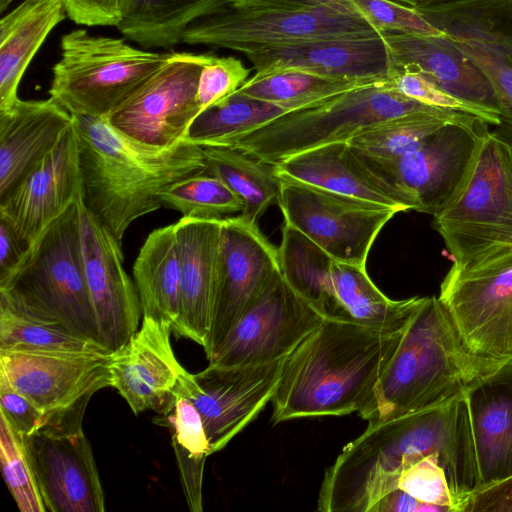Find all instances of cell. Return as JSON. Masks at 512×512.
<instances>
[{
	"instance_id": "obj_50",
	"label": "cell",
	"mask_w": 512,
	"mask_h": 512,
	"mask_svg": "<svg viewBox=\"0 0 512 512\" xmlns=\"http://www.w3.org/2000/svg\"><path fill=\"white\" fill-rule=\"evenodd\" d=\"M12 1L13 0H0L1 12H3Z\"/></svg>"
},
{
	"instance_id": "obj_8",
	"label": "cell",
	"mask_w": 512,
	"mask_h": 512,
	"mask_svg": "<svg viewBox=\"0 0 512 512\" xmlns=\"http://www.w3.org/2000/svg\"><path fill=\"white\" fill-rule=\"evenodd\" d=\"M52 68L50 97L71 114L105 118L169 59L170 53L139 49L124 39L75 29L61 37Z\"/></svg>"
},
{
	"instance_id": "obj_19",
	"label": "cell",
	"mask_w": 512,
	"mask_h": 512,
	"mask_svg": "<svg viewBox=\"0 0 512 512\" xmlns=\"http://www.w3.org/2000/svg\"><path fill=\"white\" fill-rule=\"evenodd\" d=\"M82 247L87 286L101 344L111 353L139 329L141 304L124 269L122 243L84 206Z\"/></svg>"
},
{
	"instance_id": "obj_31",
	"label": "cell",
	"mask_w": 512,
	"mask_h": 512,
	"mask_svg": "<svg viewBox=\"0 0 512 512\" xmlns=\"http://www.w3.org/2000/svg\"><path fill=\"white\" fill-rule=\"evenodd\" d=\"M447 124L479 126L486 123L470 114L451 110L416 113L371 125L348 143L360 155L376 160H394L416 150Z\"/></svg>"
},
{
	"instance_id": "obj_23",
	"label": "cell",
	"mask_w": 512,
	"mask_h": 512,
	"mask_svg": "<svg viewBox=\"0 0 512 512\" xmlns=\"http://www.w3.org/2000/svg\"><path fill=\"white\" fill-rule=\"evenodd\" d=\"M175 227L181 269V308L173 332L204 348L218 277L222 219L182 217Z\"/></svg>"
},
{
	"instance_id": "obj_35",
	"label": "cell",
	"mask_w": 512,
	"mask_h": 512,
	"mask_svg": "<svg viewBox=\"0 0 512 512\" xmlns=\"http://www.w3.org/2000/svg\"><path fill=\"white\" fill-rule=\"evenodd\" d=\"M0 350L111 354L102 344L66 325L26 313L3 299H0Z\"/></svg>"
},
{
	"instance_id": "obj_12",
	"label": "cell",
	"mask_w": 512,
	"mask_h": 512,
	"mask_svg": "<svg viewBox=\"0 0 512 512\" xmlns=\"http://www.w3.org/2000/svg\"><path fill=\"white\" fill-rule=\"evenodd\" d=\"M212 55L170 53L155 74L103 119L120 134L145 145L167 148L181 142L200 113L198 81Z\"/></svg>"
},
{
	"instance_id": "obj_5",
	"label": "cell",
	"mask_w": 512,
	"mask_h": 512,
	"mask_svg": "<svg viewBox=\"0 0 512 512\" xmlns=\"http://www.w3.org/2000/svg\"><path fill=\"white\" fill-rule=\"evenodd\" d=\"M389 78L287 112L233 138L223 147L274 166L318 146L349 142L378 122L416 113L448 111L402 95Z\"/></svg>"
},
{
	"instance_id": "obj_48",
	"label": "cell",
	"mask_w": 512,
	"mask_h": 512,
	"mask_svg": "<svg viewBox=\"0 0 512 512\" xmlns=\"http://www.w3.org/2000/svg\"><path fill=\"white\" fill-rule=\"evenodd\" d=\"M229 7L239 9L262 8H314V7H348V0H227Z\"/></svg>"
},
{
	"instance_id": "obj_44",
	"label": "cell",
	"mask_w": 512,
	"mask_h": 512,
	"mask_svg": "<svg viewBox=\"0 0 512 512\" xmlns=\"http://www.w3.org/2000/svg\"><path fill=\"white\" fill-rule=\"evenodd\" d=\"M66 15L76 24L117 26L121 19L120 0H61Z\"/></svg>"
},
{
	"instance_id": "obj_36",
	"label": "cell",
	"mask_w": 512,
	"mask_h": 512,
	"mask_svg": "<svg viewBox=\"0 0 512 512\" xmlns=\"http://www.w3.org/2000/svg\"><path fill=\"white\" fill-rule=\"evenodd\" d=\"M382 80L385 79L338 80L304 71L286 70L263 76L254 75L238 91L264 101L304 107Z\"/></svg>"
},
{
	"instance_id": "obj_46",
	"label": "cell",
	"mask_w": 512,
	"mask_h": 512,
	"mask_svg": "<svg viewBox=\"0 0 512 512\" xmlns=\"http://www.w3.org/2000/svg\"><path fill=\"white\" fill-rule=\"evenodd\" d=\"M27 248L10 225L0 218V281L15 269Z\"/></svg>"
},
{
	"instance_id": "obj_10",
	"label": "cell",
	"mask_w": 512,
	"mask_h": 512,
	"mask_svg": "<svg viewBox=\"0 0 512 512\" xmlns=\"http://www.w3.org/2000/svg\"><path fill=\"white\" fill-rule=\"evenodd\" d=\"M439 299L471 350L512 357V249L465 264L453 262Z\"/></svg>"
},
{
	"instance_id": "obj_41",
	"label": "cell",
	"mask_w": 512,
	"mask_h": 512,
	"mask_svg": "<svg viewBox=\"0 0 512 512\" xmlns=\"http://www.w3.org/2000/svg\"><path fill=\"white\" fill-rule=\"evenodd\" d=\"M380 32L441 36L415 7L393 0H348Z\"/></svg>"
},
{
	"instance_id": "obj_7",
	"label": "cell",
	"mask_w": 512,
	"mask_h": 512,
	"mask_svg": "<svg viewBox=\"0 0 512 512\" xmlns=\"http://www.w3.org/2000/svg\"><path fill=\"white\" fill-rule=\"evenodd\" d=\"M278 255L286 281L324 318L400 331L425 298H388L369 278L365 267L334 259L288 224L282 227Z\"/></svg>"
},
{
	"instance_id": "obj_14",
	"label": "cell",
	"mask_w": 512,
	"mask_h": 512,
	"mask_svg": "<svg viewBox=\"0 0 512 512\" xmlns=\"http://www.w3.org/2000/svg\"><path fill=\"white\" fill-rule=\"evenodd\" d=\"M84 412L48 421L34 434L24 436L47 512L105 511L96 463L82 430Z\"/></svg>"
},
{
	"instance_id": "obj_24",
	"label": "cell",
	"mask_w": 512,
	"mask_h": 512,
	"mask_svg": "<svg viewBox=\"0 0 512 512\" xmlns=\"http://www.w3.org/2000/svg\"><path fill=\"white\" fill-rule=\"evenodd\" d=\"M382 35L389 49L392 72H418L451 95L500 113L488 78L445 34L383 32Z\"/></svg>"
},
{
	"instance_id": "obj_4",
	"label": "cell",
	"mask_w": 512,
	"mask_h": 512,
	"mask_svg": "<svg viewBox=\"0 0 512 512\" xmlns=\"http://www.w3.org/2000/svg\"><path fill=\"white\" fill-rule=\"evenodd\" d=\"M81 217L82 192L0 281V299L101 344L85 275Z\"/></svg>"
},
{
	"instance_id": "obj_42",
	"label": "cell",
	"mask_w": 512,
	"mask_h": 512,
	"mask_svg": "<svg viewBox=\"0 0 512 512\" xmlns=\"http://www.w3.org/2000/svg\"><path fill=\"white\" fill-rule=\"evenodd\" d=\"M251 69L236 57L212 55L203 66L198 81L196 100L200 112L234 93L247 80Z\"/></svg>"
},
{
	"instance_id": "obj_30",
	"label": "cell",
	"mask_w": 512,
	"mask_h": 512,
	"mask_svg": "<svg viewBox=\"0 0 512 512\" xmlns=\"http://www.w3.org/2000/svg\"><path fill=\"white\" fill-rule=\"evenodd\" d=\"M228 7L227 0H120L116 27L144 48H170L192 23Z\"/></svg>"
},
{
	"instance_id": "obj_25",
	"label": "cell",
	"mask_w": 512,
	"mask_h": 512,
	"mask_svg": "<svg viewBox=\"0 0 512 512\" xmlns=\"http://www.w3.org/2000/svg\"><path fill=\"white\" fill-rule=\"evenodd\" d=\"M274 171L279 178L393 208L398 212L410 210L348 142L329 143L300 152L274 165Z\"/></svg>"
},
{
	"instance_id": "obj_22",
	"label": "cell",
	"mask_w": 512,
	"mask_h": 512,
	"mask_svg": "<svg viewBox=\"0 0 512 512\" xmlns=\"http://www.w3.org/2000/svg\"><path fill=\"white\" fill-rule=\"evenodd\" d=\"M245 56L255 76L298 70L338 80H375L392 74L382 34L314 39Z\"/></svg>"
},
{
	"instance_id": "obj_13",
	"label": "cell",
	"mask_w": 512,
	"mask_h": 512,
	"mask_svg": "<svg viewBox=\"0 0 512 512\" xmlns=\"http://www.w3.org/2000/svg\"><path fill=\"white\" fill-rule=\"evenodd\" d=\"M323 319L278 269L210 356L209 364L239 366L287 357Z\"/></svg>"
},
{
	"instance_id": "obj_39",
	"label": "cell",
	"mask_w": 512,
	"mask_h": 512,
	"mask_svg": "<svg viewBox=\"0 0 512 512\" xmlns=\"http://www.w3.org/2000/svg\"><path fill=\"white\" fill-rule=\"evenodd\" d=\"M389 80L399 93L426 105L470 114L488 125L501 124L498 111L461 100L418 72L395 70Z\"/></svg>"
},
{
	"instance_id": "obj_20",
	"label": "cell",
	"mask_w": 512,
	"mask_h": 512,
	"mask_svg": "<svg viewBox=\"0 0 512 512\" xmlns=\"http://www.w3.org/2000/svg\"><path fill=\"white\" fill-rule=\"evenodd\" d=\"M171 332L169 324L143 317L137 332L111 353V387L135 415L147 410L165 414L190 374L173 352Z\"/></svg>"
},
{
	"instance_id": "obj_45",
	"label": "cell",
	"mask_w": 512,
	"mask_h": 512,
	"mask_svg": "<svg viewBox=\"0 0 512 512\" xmlns=\"http://www.w3.org/2000/svg\"><path fill=\"white\" fill-rule=\"evenodd\" d=\"M464 512H512V477L474 491Z\"/></svg>"
},
{
	"instance_id": "obj_17",
	"label": "cell",
	"mask_w": 512,
	"mask_h": 512,
	"mask_svg": "<svg viewBox=\"0 0 512 512\" xmlns=\"http://www.w3.org/2000/svg\"><path fill=\"white\" fill-rule=\"evenodd\" d=\"M287 357L239 366L209 364L188 375L182 393L202 419L211 454L222 450L272 401Z\"/></svg>"
},
{
	"instance_id": "obj_33",
	"label": "cell",
	"mask_w": 512,
	"mask_h": 512,
	"mask_svg": "<svg viewBox=\"0 0 512 512\" xmlns=\"http://www.w3.org/2000/svg\"><path fill=\"white\" fill-rule=\"evenodd\" d=\"M205 172L222 180L244 202L240 215L257 224L267 208L278 200L281 181L274 166L229 147H203Z\"/></svg>"
},
{
	"instance_id": "obj_37",
	"label": "cell",
	"mask_w": 512,
	"mask_h": 512,
	"mask_svg": "<svg viewBox=\"0 0 512 512\" xmlns=\"http://www.w3.org/2000/svg\"><path fill=\"white\" fill-rule=\"evenodd\" d=\"M162 206L183 217L223 219L244 209L243 200L222 180L206 172L184 178L159 194Z\"/></svg>"
},
{
	"instance_id": "obj_3",
	"label": "cell",
	"mask_w": 512,
	"mask_h": 512,
	"mask_svg": "<svg viewBox=\"0 0 512 512\" xmlns=\"http://www.w3.org/2000/svg\"><path fill=\"white\" fill-rule=\"evenodd\" d=\"M509 358L471 350L439 297H425L358 412L384 421L442 403L467 392Z\"/></svg>"
},
{
	"instance_id": "obj_1",
	"label": "cell",
	"mask_w": 512,
	"mask_h": 512,
	"mask_svg": "<svg viewBox=\"0 0 512 512\" xmlns=\"http://www.w3.org/2000/svg\"><path fill=\"white\" fill-rule=\"evenodd\" d=\"M404 329L324 318L287 357L272 399V422L359 412Z\"/></svg>"
},
{
	"instance_id": "obj_34",
	"label": "cell",
	"mask_w": 512,
	"mask_h": 512,
	"mask_svg": "<svg viewBox=\"0 0 512 512\" xmlns=\"http://www.w3.org/2000/svg\"><path fill=\"white\" fill-rule=\"evenodd\" d=\"M161 425L170 430L171 443L186 503L192 512H202V484L205 461L210 452L202 419L181 392L172 407L162 415Z\"/></svg>"
},
{
	"instance_id": "obj_29",
	"label": "cell",
	"mask_w": 512,
	"mask_h": 512,
	"mask_svg": "<svg viewBox=\"0 0 512 512\" xmlns=\"http://www.w3.org/2000/svg\"><path fill=\"white\" fill-rule=\"evenodd\" d=\"M143 317L169 324L174 331L181 308V269L175 223L153 230L133 264Z\"/></svg>"
},
{
	"instance_id": "obj_40",
	"label": "cell",
	"mask_w": 512,
	"mask_h": 512,
	"mask_svg": "<svg viewBox=\"0 0 512 512\" xmlns=\"http://www.w3.org/2000/svg\"><path fill=\"white\" fill-rule=\"evenodd\" d=\"M397 488L418 501L457 512L446 473L437 455H427L405 468L399 477Z\"/></svg>"
},
{
	"instance_id": "obj_38",
	"label": "cell",
	"mask_w": 512,
	"mask_h": 512,
	"mask_svg": "<svg viewBox=\"0 0 512 512\" xmlns=\"http://www.w3.org/2000/svg\"><path fill=\"white\" fill-rule=\"evenodd\" d=\"M0 460L5 483L22 512H47L24 436L0 413Z\"/></svg>"
},
{
	"instance_id": "obj_27",
	"label": "cell",
	"mask_w": 512,
	"mask_h": 512,
	"mask_svg": "<svg viewBox=\"0 0 512 512\" xmlns=\"http://www.w3.org/2000/svg\"><path fill=\"white\" fill-rule=\"evenodd\" d=\"M466 395L480 489L512 477V357Z\"/></svg>"
},
{
	"instance_id": "obj_49",
	"label": "cell",
	"mask_w": 512,
	"mask_h": 512,
	"mask_svg": "<svg viewBox=\"0 0 512 512\" xmlns=\"http://www.w3.org/2000/svg\"><path fill=\"white\" fill-rule=\"evenodd\" d=\"M393 1L405 4V5H408V6H411V7H416L418 5L427 3V2H429L431 0H393Z\"/></svg>"
},
{
	"instance_id": "obj_51",
	"label": "cell",
	"mask_w": 512,
	"mask_h": 512,
	"mask_svg": "<svg viewBox=\"0 0 512 512\" xmlns=\"http://www.w3.org/2000/svg\"><path fill=\"white\" fill-rule=\"evenodd\" d=\"M509 14L512 20V0H507Z\"/></svg>"
},
{
	"instance_id": "obj_18",
	"label": "cell",
	"mask_w": 512,
	"mask_h": 512,
	"mask_svg": "<svg viewBox=\"0 0 512 512\" xmlns=\"http://www.w3.org/2000/svg\"><path fill=\"white\" fill-rule=\"evenodd\" d=\"M280 269L278 248L241 215L222 219L220 257L207 359L226 338L268 278Z\"/></svg>"
},
{
	"instance_id": "obj_15",
	"label": "cell",
	"mask_w": 512,
	"mask_h": 512,
	"mask_svg": "<svg viewBox=\"0 0 512 512\" xmlns=\"http://www.w3.org/2000/svg\"><path fill=\"white\" fill-rule=\"evenodd\" d=\"M487 124H447L416 150L394 160L358 154L412 210L435 216L459 187Z\"/></svg>"
},
{
	"instance_id": "obj_47",
	"label": "cell",
	"mask_w": 512,
	"mask_h": 512,
	"mask_svg": "<svg viewBox=\"0 0 512 512\" xmlns=\"http://www.w3.org/2000/svg\"><path fill=\"white\" fill-rule=\"evenodd\" d=\"M446 512L443 508L418 501L397 488L383 496L370 512Z\"/></svg>"
},
{
	"instance_id": "obj_32",
	"label": "cell",
	"mask_w": 512,
	"mask_h": 512,
	"mask_svg": "<svg viewBox=\"0 0 512 512\" xmlns=\"http://www.w3.org/2000/svg\"><path fill=\"white\" fill-rule=\"evenodd\" d=\"M298 108L301 106L264 101L236 90L201 111L189 125L184 140L201 147H223L233 138Z\"/></svg>"
},
{
	"instance_id": "obj_28",
	"label": "cell",
	"mask_w": 512,
	"mask_h": 512,
	"mask_svg": "<svg viewBox=\"0 0 512 512\" xmlns=\"http://www.w3.org/2000/svg\"><path fill=\"white\" fill-rule=\"evenodd\" d=\"M61 0H24L0 21V112L20 99L18 87L47 36L66 16Z\"/></svg>"
},
{
	"instance_id": "obj_16",
	"label": "cell",
	"mask_w": 512,
	"mask_h": 512,
	"mask_svg": "<svg viewBox=\"0 0 512 512\" xmlns=\"http://www.w3.org/2000/svg\"><path fill=\"white\" fill-rule=\"evenodd\" d=\"M111 354L0 350V372L48 421L85 410L99 390L111 387Z\"/></svg>"
},
{
	"instance_id": "obj_2",
	"label": "cell",
	"mask_w": 512,
	"mask_h": 512,
	"mask_svg": "<svg viewBox=\"0 0 512 512\" xmlns=\"http://www.w3.org/2000/svg\"><path fill=\"white\" fill-rule=\"evenodd\" d=\"M72 115L83 204L121 243L135 220L163 207L161 191L206 170L204 148L192 142L156 148L125 137L103 118Z\"/></svg>"
},
{
	"instance_id": "obj_21",
	"label": "cell",
	"mask_w": 512,
	"mask_h": 512,
	"mask_svg": "<svg viewBox=\"0 0 512 512\" xmlns=\"http://www.w3.org/2000/svg\"><path fill=\"white\" fill-rule=\"evenodd\" d=\"M82 192L74 119L49 151L3 198L0 218L29 246Z\"/></svg>"
},
{
	"instance_id": "obj_43",
	"label": "cell",
	"mask_w": 512,
	"mask_h": 512,
	"mask_svg": "<svg viewBox=\"0 0 512 512\" xmlns=\"http://www.w3.org/2000/svg\"><path fill=\"white\" fill-rule=\"evenodd\" d=\"M0 413L23 436L37 432L48 422L47 416L19 393L0 372Z\"/></svg>"
},
{
	"instance_id": "obj_11",
	"label": "cell",
	"mask_w": 512,
	"mask_h": 512,
	"mask_svg": "<svg viewBox=\"0 0 512 512\" xmlns=\"http://www.w3.org/2000/svg\"><path fill=\"white\" fill-rule=\"evenodd\" d=\"M277 203L288 224L338 261L366 266L369 251L397 210L279 178Z\"/></svg>"
},
{
	"instance_id": "obj_9",
	"label": "cell",
	"mask_w": 512,
	"mask_h": 512,
	"mask_svg": "<svg viewBox=\"0 0 512 512\" xmlns=\"http://www.w3.org/2000/svg\"><path fill=\"white\" fill-rule=\"evenodd\" d=\"M382 34L354 7H228L192 23L182 42L226 48L244 55L314 39Z\"/></svg>"
},
{
	"instance_id": "obj_6",
	"label": "cell",
	"mask_w": 512,
	"mask_h": 512,
	"mask_svg": "<svg viewBox=\"0 0 512 512\" xmlns=\"http://www.w3.org/2000/svg\"><path fill=\"white\" fill-rule=\"evenodd\" d=\"M432 225L459 264L512 249V137L499 128L480 134L459 187Z\"/></svg>"
},
{
	"instance_id": "obj_26",
	"label": "cell",
	"mask_w": 512,
	"mask_h": 512,
	"mask_svg": "<svg viewBox=\"0 0 512 512\" xmlns=\"http://www.w3.org/2000/svg\"><path fill=\"white\" fill-rule=\"evenodd\" d=\"M73 115L58 101L22 100L0 112V199L59 142Z\"/></svg>"
}]
</instances>
